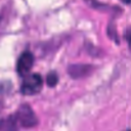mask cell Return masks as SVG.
<instances>
[{
    "instance_id": "6da1fadb",
    "label": "cell",
    "mask_w": 131,
    "mask_h": 131,
    "mask_svg": "<svg viewBox=\"0 0 131 131\" xmlns=\"http://www.w3.org/2000/svg\"><path fill=\"white\" fill-rule=\"evenodd\" d=\"M42 86L43 79L39 74H29L24 78L20 91L25 95H33L40 92Z\"/></svg>"
},
{
    "instance_id": "7a4b0ae2",
    "label": "cell",
    "mask_w": 131,
    "mask_h": 131,
    "mask_svg": "<svg viewBox=\"0 0 131 131\" xmlns=\"http://www.w3.org/2000/svg\"><path fill=\"white\" fill-rule=\"evenodd\" d=\"M14 118L17 124L25 128H32L38 123V119L35 113L28 104H23L21 106H19Z\"/></svg>"
},
{
    "instance_id": "3957f363",
    "label": "cell",
    "mask_w": 131,
    "mask_h": 131,
    "mask_svg": "<svg viewBox=\"0 0 131 131\" xmlns=\"http://www.w3.org/2000/svg\"><path fill=\"white\" fill-rule=\"evenodd\" d=\"M34 63V56L31 52L26 51L24 53H21V55L19 56L17 63H16V71L18 73V75L20 76H27L29 75L32 67Z\"/></svg>"
},
{
    "instance_id": "277c9868",
    "label": "cell",
    "mask_w": 131,
    "mask_h": 131,
    "mask_svg": "<svg viewBox=\"0 0 131 131\" xmlns=\"http://www.w3.org/2000/svg\"><path fill=\"white\" fill-rule=\"evenodd\" d=\"M91 71H92V67L89 64H73L69 68V74L73 78L85 77Z\"/></svg>"
},
{
    "instance_id": "5b68a950",
    "label": "cell",
    "mask_w": 131,
    "mask_h": 131,
    "mask_svg": "<svg viewBox=\"0 0 131 131\" xmlns=\"http://www.w3.org/2000/svg\"><path fill=\"white\" fill-rule=\"evenodd\" d=\"M17 122L14 117L0 120V131H17Z\"/></svg>"
},
{
    "instance_id": "8992f818",
    "label": "cell",
    "mask_w": 131,
    "mask_h": 131,
    "mask_svg": "<svg viewBox=\"0 0 131 131\" xmlns=\"http://www.w3.org/2000/svg\"><path fill=\"white\" fill-rule=\"evenodd\" d=\"M57 81H58V78H57V75L55 73H49L46 77V83L48 86L50 87H53L57 84Z\"/></svg>"
},
{
    "instance_id": "52a82bcc",
    "label": "cell",
    "mask_w": 131,
    "mask_h": 131,
    "mask_svg": "<svg viewBox=\"0 0 131 131\" xmlns=\"http://www.w3.org/2000/svg\"><path fill=\"white\" fill-rule=\"evenodd\" d=\"M126 39H127V41H128L129 48H130V50H131V29L128 30L127 33H126Z\"/></svg>"
}]
</instances>
